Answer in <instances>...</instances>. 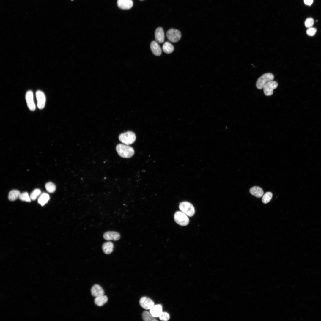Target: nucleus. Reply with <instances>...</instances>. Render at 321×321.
I'll return each mask as SVG.
<instances>
[{
  "label": "nucleus",
  "instance_id": "f257e3e1",
  "mask_svg": "<svg viewBox=\"0 0 321 321\" xmlns=\"http://www.w3.org/2000/svg\"><path fill=\"white\" fill-rule=\"evenodd\" d=\"M116 150L118 155L123 158H130L134 153V150L132 147L124 144H117L116 147Z\"/></svg>",
  "mask_w": 321,
  "mask_h": 321
},
{
  "label": "nucleus",
  "instance_id": "f03ea898",
  "mask_svg": "<svg viewBox=\"0 0 321 321\" xmlns=\"http://www.w3.org/2000/svg\"><path fill=\"white\" fill-rule=\"evenodd\" d=\"M119 139L123 144L129 145L132 144L135 141L136 136L134 133L129 131L120 134L119 136Z\"/></svg>",
  "mask_w": 321,
  "mask_h": 321
},
{
  "label": "nucleus",
  "instance_id": "7ed1b4c3",
  "mask_svg": "<svg viewBox=\"0 0 321 321\" xmlns=\"http://www.w3.org/2000/svg\"><path fill=\"white\" fill-rule=\"evenodd\" d=\"M179 208L180 211L189 217H191L195 214V210L193 206L187 202H183L180 203Z\"/></svg>",
  "mask_w": 321,
  "mask_h": 321
},
{
  "label": "nucleus",
  "instance_id": "20e7f679",
  "mask_svg": "<svg viewBox=\"0 0 321 321\" xmlns=\"http://www.w3.org/2000/svg\"><path fill=\"white\" fill-rule=\"evenodd\" d=\"M274 78L273 75L270 73H267L263 74L257 80L256 86L259 89H263L264 86L268 82L272 81Z\"/></svg>",
  "mask_w": 321,
  "mask_h": 321
},
{
  "label": "nucleus",
  "instance_id": "39448f33",
  "mask_svg": "<svg viewBox=\"0 0 321 321\" xmlns=\"http://www.w3.org/2000/svg\"><path fill=\"white\" fill-rule=\"evenodd\" d=\"M175 222L181 226L187 225L189 222V219L186 215L181 211H177L174 215Z\"/></svg>",
  "mask_w": 321,
  "mask_h": 321
},
{
  "label": "nucleus",
  "instance_id": "423d86ee",
  "mask_svg": "<svg viewBox=\"0 0 321 321\" xmlns=\"http://www.w3.org/2000/svg\"><path fill=\"white\" fill-rule=\"evenodd\" d=\"M166 35L168 39L173 43L178 41L181 37L180 32L178 30L174 29L168 30L166 32Z\"/></svg>",
  "mask_w": 321,
  "mask_h": 321
},
{
  "label": "nucleus",
  "instance_id": "0eeeda50",
  "mask_svg": "<svg viewBox=\"0 0 321 321\" xmlns=\"http://www.w3.org/2000/svg\"><path fill=\"white\" fill-rule=\"evenodd\" d=\"M278 86V83L275 81L272 80L268 82L263 88L264 94L267 96L271 95L273 93V90Z\"/></svg>",
  "mask_w": 321,
  "mask_h": 321
},
{
  "label": "nucleus",
  "instance_id": "6e6552de",
  "mask_svg": "<svg viewBox=\"0 0 321 321\" xmlns=\"http://www.w3.org/2000/svg\"><path fill=\"white\" fill-rule=\"evenodd\" d=\"M37 102V106L39 109H43L45 107L46 97L44 93L41 91H37L36 93Z\"/></svg>",
  "mask_w": 321,
  "mask_h": 321
},
{
  "label": "nucleus",
  "instance_id": "1a4fd4ad",
  "mask_svg": "<svg viewBox=\"0 0 321 321\" xmlns=\"http://www.w3.org/2000/svg\"><path fill=\"white\" fill-rule=\"evenodd\" d=\"M25 98L27 106L29 109L32 111L35 110L36 106L34 101L33 93L32 91L29 90L27 92L25 95Z\"/></svg>",
  "mask_w": 321,
  "mask_h": 321
},
{
  "label": "nucleus",
  "instance_id": "9d476101",
  "mask_svg": "<svg viewBox=\"0 0 321 321\" xmlns=\"http://www.w3.org/2000/svg\"><path fill=\"white\" fill-rule=\"evenodd\" d=\"M139 303L142 308L146 310L150 309L154 305V302L150 298L146 297H142L140 300Z\"/></svg>",
  "mask_w": 321,
  "mask_h": 321
},
{
  "label": "nucleus",
  "instance_id": "9b49d317",
  "mask_svg": "<svg viewBox=\"0 0 321 321\" xmlns=\"http://www.w3.org/2000/svg\"><path fill=\"white\" fill-rule=\"evenodd\" d=\"M155 41L158 43H163L164 40L165 35L163 30L161 27L157 28L155 32Z\"/></svg>",
  "mask_w": 321,
  "mask_h": 321
},
{
  "label": "nucleus",
  "instance_id": "f8f14e48",
  "mask_svg": "<svg viewBox=\"0 0 321 321\" xmlns=\"http://www.w3.org/2000/svg\"><path fill=\"white\" fill-rule=\"evenodd\" d=\"M120 237L119 233L115 231H108L103 235L104 238L108 240H117L120 239Z\"/></svg>",
  "mask_w": 321,
  "mask_h": 321
},
{
  "label": "nucleus",
  "instance_id": "ddd939ff",
  "mask_svg": "<svg viewBox=\"0 0 321 321\" xmlns=\"http://www.w3.org/2000/svg\"><path fill=\"white\" fill-rule=\"evenodd\" d=\"M132 0H117V5L120 8L128 10L130 9L133 6Z\"/></svg>",
  "mask_w": 321,
  "mask_h": 321
},
{
  "label": "nucleus",
  "instance_id": "4468645a",
  "mask_svg": "<svg viewBox=\"0 0 321 321\" xmlns=\"http://www.w3.org/2000/svg\"><path fill=\"white\" fill-rule=\"evenodd\" d=\"M91 293L92 295L96 297L104 295V292L102 288L99 285L95 284L91 289Z\"/></svg>",
  "mask_w": 321,
  "mask_h": 321
},
{
  "label": "nucleus",
  "instance_id": "2eb2a0df",
  "mask_svg": "<svg viewBox=\"0 0 321 321\" xmlns=\"http://www.w3.org/2000/svg\"><path fill=\"white\" fill-rule=\"evenodd\" d=\"M150 48L153 54L155 56H159L162 53L161 49L158 43L155 41H152L150 44Z\"/></svg>",
  "mask_w": 321,
  "mask_h": 321
},
{
  "label": "nucleus",
  "instance_id": "dca6fc26",
  "mask_svg": "<svg viewBox=\"0 0 321 321\" xmlns=\"http://www.w3.org/2000/svg\"><path fill=\"white\" fill-rule=\"evenodd\" d=\"M150 309V312L155 317H159L162 312V306L160 304L154 305Z\"/></svg>",
  "mask_w": 321,
  "mask_h": 321
},
{
  "label": "nucleus",
  "instance_id": "f3484780",
  "mask_svg": "<svg viewBox=\"0 0 321 321\" xmlns=\"http://www.w3.org/2000/svg\"><path fill=\"white\" fill-rule=\"evenodd\" d=\"M249 191L251 194L258 198L261 197L264 193L263 190L261 188L256 186L251 188Z\"/></svg>",
  "mask_w": 321,
  "mask_h": 321
},
{
  "label": "nucleus",
  "instance_id": "a211bd4d",
  "mask_svg": "<svg viewBox=\"0 0 321 321\" xmlns=\"http://www.w3.org/2000/svg\"><path fill=\"white\" fill-rule=\"evenodd\" d=\"M102 250L104 253L109 254L113 251L114 244L111 242H107L104 243L102 246Z\"/></svg>",
  "mask_w": 321,
  "mask_h": 321
},
{
  "label": "nucleus",
  "instance_id": "6ab92c4d",
  "mask_svg": "<svg viewBox=\"0 0 321 321\" xmlns=\"http://www.w3.org/2000/svg\"><path fill=\"white\" fill-rule=\"evenodd\" d=\"M107 297L104 295L95 297L94 300L95 304L99 306H101L106 303L108 301Z\"/></svg>",
  "mask_w": 321,
  "mask_h": 321
},
{
  "label": "nucleus",
  "instance_id": "aec40b11",
  "mask_svg": "<svg viewBox=\"0 0 321 321\" xmlns=\"http://www.w3.org/2000/svg\"><path fill=\"white\" fill-rule=\"evenodd\" d=\"M50 197L48 194L43 193L38 198V202L41 206H43L47 203Z\"/></svg>",
  "mask_w": 321,
  "mask_h": 321
},
{
  "label": "nucleus",
  "instance_id": "412c9836",
  "mask_svg": "<svg viewBox=\"0 0 321 321\" xmlns=\"http://www.w3.org/2000/svg\"><path fill=\"white\" fill-rule=\"evenodd\" d=\"M162 49L165 53L169 54L171 53L173 51L174 47L170 43L166 41L163 43L162 46Z\"/></svg>",
  "mask_w": 321,
  "mask_h": 321
},
{
  "label": "nucleus",
  "instance_id": "4be33fe9",
  "mask_svg": "<svg viewBox=\"0 0 321 321\" xmlns=\"http://www.w3.org/2000/svg\"><path fill=\"white\" fill-rule=\"evenodd\" d=\"M21 193L20 191L16 190L10 191L9 193L8 198L9 200L14 201L19 198Z\"/></svg>",
  "mask_w": 321,
  "mask_h": 321
},
{
  "label": "nucleus",
  "instance_id": "5701e85b",
  "mask_svg": "<svg viewBox=\"0 0 321 321\" xmlns=\"http://www.w3.org/2000/svg\"><path fill=\"white\" fill-rule=\"evenodd\" d=\"M142 317L143 320L145 321H157L150 312L147 311H144L142 314Z\"/></svg>",
  "mask_w": 321,
  "mask_h": 321
},
{
  "label": "nucleus",
  "instance_id": "b1692460",
  "mask_svg": "<svg viewBox=\"0 0 321 321\" xmlns=\"http://www.w3.org/2000/svg\"><path fill=\"white\" fill-rule=\"evenodd\" d=\"M45 188L47 191L50 193H53L55 191L56 187L55 185L51 182H48L45 185Z\"/></svg>",
  "mask_w": 321,
  "mask_h": 321
},
{
  "label": "nucleus",
  "instance_id": "393cba45",
  "mask_svg": "<svg viewBox=\"0 0 321 321\" xmlns=\"http://www.w3.org/2000/svg\"><path fill=\"white\" fill-rule=\"evenodd\" d=\"M273 194L271 192H267L265 193L262 198V201L264 204H266L269 202L271 200Z\"/></svg>",
  "mask_w": 321,
  "mask_h": 321
},
{
  "label": "nucleus",
  "instance_id": "a878e982",
  "mask_svg": "<svg viewBox=\"0 0 321 321\" xmlns=\"http://www.w3.org/2000/svg\"><path fill=\"white\" fill-rule=\"evenodd\" d=\"M19 199L22 201H25L27 202H31V199L30 196L27 192H24L21 193Z\"/></svg>",
  "mask_w": 321,
  "mask_h": 321
},
{
  "label": "nucleus",
  "instance_id": "bb28decb",
  "mask_svg": "<svg viewBox=\"0 0 321 321\" xmlns=\"http://www.w3.org/2000/svg\"><path fill=\"white\" fill-rule=\"evenodd\" d=\"M41 191L39 189H36L34 190L30 195L31 200H36L38 196L41 194Z\"/></svg>",
  "mask_w": 321,
  "mask_h": 321
},
{
  "label": "nucleus",
  "instance_id": "cd10ccee",
  "mask_svg": "<svg viewBox=\"0 0 321 321\" xmlns=\"http://www.w3.org/2000/svg\"><path fill=\"white\" fill-rule=\"evenodd\" d=\"M314 23V21L313 19L311 18H309L306 19L304 24L306 27L309 28L312 27Z\"/></svg>",
  "mask_w": 321,
  "mask_h": 321
},
{
  "label": "nucleus",
  "instance_id": "c85d7f7f",
  "mask_svg": "<svg viewBox=\"0 0 321 321\" xmlns=\"http://www.w3.org/2000/svg\"><path fill=\"white\" fill-rule=\"evenodd\" d=\"M160 319L162 321H166L170 318L169 314L166 312H162L159 317Z\"/></svg>",
  "mask_w": 321,
  "mask_h": 321
},
{
  "label": "nucleus",
  "instance_id": "c756f323",
  "mask_svg": "<svg viewBox=\"0 0 321 321\" xmlns=\"http://www.w3.org/2000/svg\"><path fill=\"white\" fill-rule=\"evenodd\" d=\"M316 32V29L314 28L311 27L308 28L306 30V32L308 35L312 36L315 35Z\"/></svg>",
  "mask_w": 321,
  "mask_h": 321
},
{
  "label": "nucleus",
  "instance_id": "7c9ffc66",
  "mask_svg": "<svg viewBox=\"0 0 321 321\" xmlns=\"http://www.w3.org/2000/svg\"><path fill=\"white\" fill-rule=\"evenodd\" d=\"M304 1L305 4L309 6L311 5L313 1V0H304Z\"/></svg>",
  "mask_w": 321,
  "mask_h": 321
},
{
  "label": "nucleus",
  "instance_id": "2f4dec72",
  "mask_svg": "<svg viewBox=\"0 0 321 321\" xmlns=\"http://www.w3.org/2000/svg\"></svg>",
  "mask_w": 321,
  "mask_h": 321
}]
</instances>
